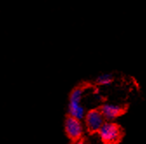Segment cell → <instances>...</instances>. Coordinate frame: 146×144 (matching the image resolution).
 <instances>
[{"instance_id":"cell-1","label":"cell","mask_w":146,"mask_h":144,"mask_svg":"<svg viewBox=\"0 0 146 144\" xmlns=\"http://www.w3.org/2000/svg\"><path fill=\"white\" fill-rule=\"evenodd\" d=\"M86 92V88L79 86L75 88L70 94L69 97V116L83 120L86 110L83 105V100Z\"/></svg>"},{"instance_id":"cell-2","label":"cell","mask_w":146,"mask_h":144,"mask_svg":"<svg viewBox=\"0 0 146 144\" xmlns=\"http://www.w3.org/2000/svg\"><path fill=\"white\" fill-rule=\"evenodd\" d=\"M83 120L69 116L64 123L65 133L70 140L73 142H78L84 138V125Z\"/></svg>"},{"instance_id":"cell-3","label":"cell","mask_w":146,"mask_h":144,"mask_svg":"<svg viewBox=\"0 0 146 144\" xmlns=\"http://www.w3.org/2000/svg\"><path fill=\"white\" fill-rule=\"evenodd\" d=\"M101 141L104 143H116L122 137V130L119 126L111 121H105L98 132Z\"/></svg>"},{"instance_id":"cell-4","label":"cell","mask_w":146,"mask_h":144,"mask_svg":"<svg viewBox=\"0 0 146 144\" xmlns=\"http://www.w3.org/2000/svg\"><path fill=\"white\" fill-rule=\"evenodd\" d=\"M83 120L84 127L90 133H98L106 121L100 109H91L86 111Z\"/></svg>"},{"instance_id":"cell-5","label":"cell","mask_w":146,"mask_h":144,"mask_svg":"<svg viewBox=\"0 0 146 144\" xmlns=\"http://www.w3.org/2000/svg\"><path fill=\"white\" fill-rule=\"evenodd\" d=\"M100 110L105 120L111 121L118 117L123 113V108L112 103H104L101 106Z\"/></svg>"},{"instance_id":"cell-6","label":"cell","mask_w":146,"mask_h":144,"mask_svg":"<svg viewBox=\"0 0 146 144\" xmlns=\"http://www.w3.org/2000/svg\"><path fill=\"white\" fill-rule=\"evenodd\" d=\"M113 77L111 74H102L96 79V83L100 86H106L112 83Z\"/></svg>"}]
</instances>
